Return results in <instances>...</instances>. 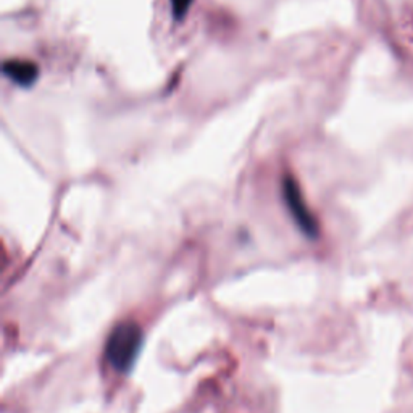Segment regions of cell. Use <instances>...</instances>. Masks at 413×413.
Segmentation results:
<instances>
[{"instance_id":"277c9868","label":"cell","mask_w":413,"mask_h":413,"mask_svg":"<svg viewBox=\"0 0 413 413\" xmlns=\"http://www.w3.org/2000/svg\"><path fill=\"white\" fill-rule=\"evenodd\" d=\"M193 4V0H171V9H173V16L176 20H183L188 10Z\"/></svg>"},{"instance_id":"6da1fadb","label":"cell","mask_w":413,"mask_h":413,"mask_svg":"<svg viewBox=\"0 0 413 413\" xmlns=\"http://www.w3.org/2000/svg\"><path fill=\"white\" fill-rule=\"evenodd\" d=\"M142 341V329L137 323L123 322L116 324L106 342L107 362L120 373H126L135 365L141 352Z\"/></svg>"},{"instance_id":"7a4b0ae2","label":"cell","mask_w":413,"mask_h":413,"mask_svg":"<svg viewBox=\"0 0 413 413\" xmlns=\"http://www.w3.org/2000/svg\"><path fill=\"white\" fill-rule=\"evenodd\" d=\"M283 194L286 199L288 208L290 215H293L295 223L302 230L304 234L308 237H317L318 236V223L312 212L308 210L307 203L304 200V196L300 193L299 184L295 183L293 176H286L283 181Z\"/></svg>"},{"instance_id":"3957f363","label":"cell","mask_w":413,"mask_h":413,"mask_svg":"<svg viewBox=\"0 0 413 413\" xmlns=\"http://www.w3.org/2000/svg\"><path fill=\"white\" fill-rule=\"evenodd\" d=\"M4 74L18 86H31L39 77V68L36 63L20 58H10L4 63Z\"/></svg>"}]
</instances>
